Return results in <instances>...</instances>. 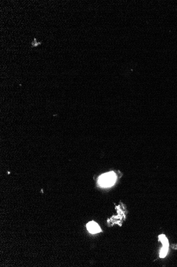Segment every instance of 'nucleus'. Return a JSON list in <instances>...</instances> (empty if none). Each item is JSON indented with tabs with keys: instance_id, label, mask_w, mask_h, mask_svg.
<instances>
[{
	"instance_id": "1",
	"label": "nucleus",
	"mask_w": 177,
	"mask_h": 267,
	"mask_svg": "<svg viewBox=\"0 0 177 267\" xmlns=\"http://www.w3.org/2000/svg\"><path fill=\"white\" fill-rule=\"evenodd\" d=\"M116 180V176L114 172H110L102 174L100 176L99 184L103 187L112 186Z\"/></svg>"
},
{
	"instance_id": "2",
	"label": "nucleus",
	"mask_w": 177,
	"mask_h": 267,
	"mask_svg": "<svg viewBox=\"0 0 177 267\" xmlns=\"http://www.w3.org/2000/svg\"><path fill=\"white\" fill-rule=\"evenodd\" d=\"M87 230L91 234H96L99 233L101 229L99 227V225L97 223L94 221H91L87 225Z\"/></svg>"
},
{
	"instance_id": "3",
	"label": "nucleus",
	"mask_w": 177,
	"mask_h": 267,
	"mask_svg": "<svg viewBox=\"0 0 177 267\" xmlns=\"http://www.w3.org/2000/svg\"><path fill=\"white\" fill-rule=\"evenodd\" d=\"M159 239L161 242V243H162L163 247H165V248H169V242L167 240V238L165 237V235H161L159 236Z\"/></svg>"
},
{
	"instance_id": "4",
	"label": "nucleus",
	"mask_w": 177,
	"mask_h": 267,
	"mask_svg": "<svg viewBox=\"0 0 177 267\" xmlns=\"http://www.w3.org/2000/svg\"><path fill=\"white\" fill-rule=\"evenodd\" d=\"M167 251H168V248L163 247L161 250V252H160V257L163 258V257H165L166 255H167Z\"/></svg>"
},
{
	"instance_id": "5",
	"label": "nucleus",
	"mask_w": 177,
	"mask_h": 267,
	"mask_svg": "<svg viewBox=\"0 0 177 267\" xmlns=\"http://www.w3.org/2000/svg\"><path fill=\"white\" fill-rule=\"evenodd\" d=\"M41 43L42 42H37L36 39L34 38V39L32 42V48L38 47V45H40L41 44Z\"/></svg>"
}]
</instances>
